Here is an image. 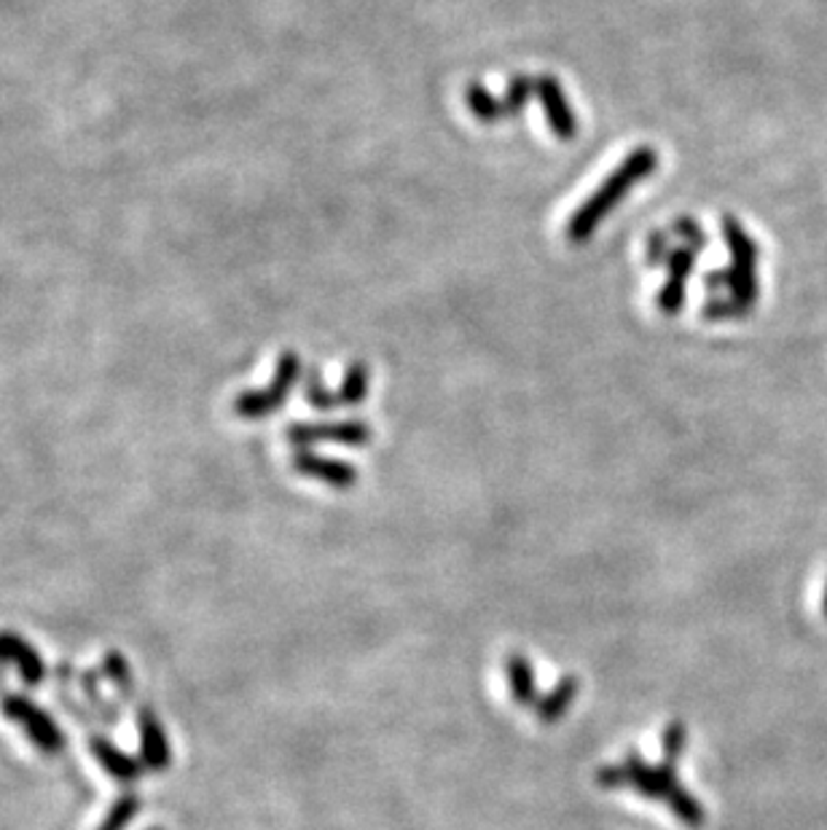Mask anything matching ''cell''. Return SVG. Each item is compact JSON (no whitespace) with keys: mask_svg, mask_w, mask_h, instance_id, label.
Listing matches in <instances>:
<instances>
[{"mask_svg":"<svg viewBox=\"0 0 827 830\" xmlns=\"http://www.w3.org/2000/svg\"><path fill=\"white\" fill-rule=\"evenodd\" d=\"M688 731L685 724L674 720L663 731V761L658 766L645 763L637 753L626 755L624 763L618 766H602L596 772V782L602 787H632L642 798H653V801L667 804L672 815L678 817L682 826L699 828L704 826L706 811L704 804L696 796L685 790L678 779V761L685 753Z\"/></svg>","mask_w":827,"mask_h":830,"instance_id":"obj_1","label":"cell"},{"mask_svg":"<svg viewBox=\"0 0 827 830\" xmlns=\"http://www.w3.org/2000/svg\"><path fill=\"white\" fill-rule=\"evenodd\" d=\"M723 239L730 256V263L720 272H709L704 277V288L709 299L702 306V315L709 323H726L747 317L758 306L760 299V245L752 234L734 215H723Z\"/></svg>","mask_w":827,"mask_h":830,"instance_id":"obj_2","label":"cell"},{"mask_svg":"<svg viewBox=\"0 0 827 830\" xmlns=\"http://www.w3.org/2000/svg\"><path fill=\"white\" fill-rule=\"evenodd\" d=\"M658 167V152L653 146H639L615 167L610 176L602 180L594 189V194L589 200L581 202V208L572 213V218L567 221L565 237L570 245H585L594 232L600 228L602 221L618 208L626 197L632 194L634 186L642 183L645 178H650Z\"/></svg>","mask_w":827,"mask_h":830,"instance_id":"obj_3","label":"cell"},{"mask_svg":"<svg viewBox=\"0 0 827 830\" xmlns=\"http://www.w3.org/2000/svg\"><path fill=\"white\" fill-rule=\"evenodd\" d=\"M0 713L9 720H14L16 726H22L25 737L44 755H59L65 750V733L59 729L57 720L52 718V713H46L38 702H33L25 694H16L5 685L3 666H0Z\"/></svg>","mask_w":827,"mask_h":830,"instance_id":"obj_4","label":"cell"},{"mask_svg":"<svg viewBox=\"0 0 827 830\" xmlns=\"http://www.w3.org/2000/svg\"><path fill=\"white\" fill-rule=\"evenodd\" d=\"M301 374V358L295 352H282L277 360L275 379L264 390H247L234 399V414L243 419H264L282 408V403L291 399L295 382Z\"/></svg>","mask_w":827,"mask_h":830,"instance_id":"obj_5","label":"cell"},{"mask_svg":"<svg viewBox=\"0 0 827 830\" xmlns=\"http://www.w3.org/2000/svg\"><path fill=\"white\" fill-rule=\"evenodd\" d=\"M373 438V433L364 419H349V423H295L288 430V441L295 449H312L315 444H347V447H364Z\"/></svg>","mask_w":827,"mask_h":830,"instance_id":"obj_6","label":"cell"},{"mask_svg":"<svg viewBox=\"0 0 827 830\" xmlns=\"http://www.w3.org/2000/svg\"><path fill=\"white\" fill-rule=\"evenodd\" d=\"M699 253L702 250L691 248V245H678V248L672 245L667 263H663V267H667V282H663L661 291H658L656 296L658 312H663V315H678L682 310V304H685L688 277L696 269Z\"/></svg>","mask_w":827,"mask_h":830,"instance_id":"obj_7","label":"cell"},{"mask_svg":"<svg viewBox=\"0 0 827 830\" xmlns=\"http://www.w3.org/2000/svg\"><path fill=\"white\" fill-rule=\"evenodd\" d=\"M137 720V737H141V761L150 772H167L172 763V748L170 737H167L165 724H161L159 713L146 702H137L135 707Z\"/></svg>","mask_w":827,"mask_h":830,"instance_id":"obj_8","label":"cell"},{"mask_svg":"<svg viewBox=\"0 0 827 830\" xmlns=\"http://www.w3.org/2000/svg\"><path fill=\"white\" fill-rule=\"evenodd\" d=\"M535 98L540 100L546 122L559 141H575L578 116L557 76H535Z\"/></svg>","mask_w":827,"mask_h":830,"instance_id":"obj_9","label":"cell"},{"mask_svg":"<svg viewBox=\"0 0 827 830\" xmlns=\"http://www.w3.org/2000/svg\"><path fill=\"white\" fill-rule=\"evenodd\" d=\"M0 666L3 670L14 666L25 688H38L46 680L44 655L35 651L33 642L9 629H0Z\"/></svg>","mask_w":827,"mask_h":830,"instance_id":"obj_10","label":"cell"},{"mask_svg":"<svg viewBox=\"0 0 827 830\" xmlns=\"http://www.w3.org/2000/svg\"><path fill=\"white\" fill-rule=\"evenodd\" d=\"M293 471L299 476L323 481L334 490H349V486L358 484V468L344 460H334V457L315 455L312 449H299L293 455Z\"/></svg>","mask_w":827,"mask_h":830,"instance_id":"obj_11","label":"cell"},{"mask_svg":"<svg viewBox=\"0 0 827 830\" xmlns=\"http://www.w3.org/2000/svg\"><path fill=\"white\" fill-rule=\"evenodd\" d=\"M89 753H92L94 761L105 769L108 777H113L116 782H126V785H130V782H141L143 769H146L143 761L126 755L119 744H113L111 739L100 731L89 733Z\"/></svg>","mask_w":827,"mask_h":830,"instance_id":"obj_12","label":"cell"},{"mask_svg":"<svg viewBox=\"0 0 827 830\" xmlns=\"http://www.w3.org/2000/svg\"><path fill=\"white\" fill-rule=\"evenodd\" d=\"M578 691H581V680H578L575 675L561 677L559 683L554 685L546 696H540L537 705L533 707L537 720H543V724H557V720L565 718V715L570 713V707L575 705Z\"/></svg>","mask_w":827,"mask_h":830,"instance_id":"obj_13","label":"cell"},{"mask_svg":"<svg viewBox=\"0 0 827 830\" xmlns=\"http://www.w3.org/2000/svg\"><path fill=\"white\" fill-rule=\"evenodd\" d=\"M505 675H509L511 696L518 707L533 709L537 705V683H535V670L529 664L527 655L513 653L505 659Z\"/></svg>","mask_w":827,"mask_h":830,"instance_id":"obj_14","label":"cell"},{"mask_svg":"<svg viewBox=\"0 0 827 830\" xmlns=\"http://www.w3.org/2000/svg\"><path fill=\"white\" fill-rule=\"evenodd\" d=\"M102 672L105 677L111 680V685L116 688V694L122 696L124 702H137V691H135V677H132V666L130 661L124 659L119 651H108L105 659H102Z\"/></svg>","mask_w":827,"mask_h":830,"instance_id":"obj_15","label":"cell"},{"mask_svg":"<svg viewBox=\"0 0 827 830\" xmlns=\"http://www.w3.org/2000/svg\"><path fill=\"white\" fill-rule=\"evenodd\" d=\"M465 105H468V111L473 113L481 124L503 122L500 98H494V94L489 92L487 87H481V83L473 81L468 89H465Z\"/></svg>","mask_w":827,"mask_h":830,"instance_id":"obj_16","label":"cell"},{"mask_svg":"<svg viewBox=\"0 0 827 830\" xmlns=\"http://www.w3.org/2000/svg\"><path fill=\"white\" fill-rule=\"evenodd\" d=\"M368 366L364 360H355L347 371H344L342 388L336 390V399H339V408L342 406H360L368 395Z\"/></svg>","mask_w":827,"mask_h":830,"instance_id":"obj_17","label":"cell"},{"mask_svg":"<svg viewBox=\"0 0 827 830\" xmlns=\"http://www.w3.org/2000/svg\"><path fill=\"white\" fill-rule=\"evenodd\" d=\"M533 98H535V78L533 76H513L509 81V89H505V94L500 98L503 122H509V119H516Z\"/></svg>","mask_w":827,"mask_h":830,"instance_id":"obj_18","label":"cell"},{"mask_svg":"<svg viewBox=\"0 0 827 830\" xmlns=\"http://www.w3.org/2000/svg\"><path fill=\"white\" fill-rule=\"evenodd\" d=\"M81 691H83V696H87L89 707H92L94 713L100 715L102 724H105V726H116L119 720H122V709H119V705H113V702H108L105 696L100 694V688H98V672H94V670L81 672Z\"/></svg>","mask_w":827,"mask_h":830,"instance_id":"obj_19","label":"cell"},{"mask_svg":"<svg viewBox=\"0 0 827 830\" xmlns=\"http://www.w3.org/2000/svg\"><path fill=\"white\" fill-rule=\"evenodd\" d=\"M141 809H143V798L137 796V793L126 790L116 798V801H113V806L108 809L105 820L100 822L98 830H126V826L141 815Z\"/></svg>","mask_w":827,"mask_h":830,"instance_id":"obj_20","label":"cell"},{"mask_svg":"<svg viewBox=\"0 0 827 830\" xmlns=\"http://www.w3.org/2000/svg\"><path fill=\"white\" fill-rule=\"evenodd\" d=\"M304 395L306 401H310V406H315L317 412H334V408H339V399H336V393H331V390L325 388L323 377H320L317 371L306 374Z\"/></svg>","mask_w":827,"mask_h":830,"instance_id":"obj_21","label":"cell"},{"mask_svg":"<svg viewBox=\"0 0 827 830\" xmlns=\"http://www.w3.org/2000/svg\"><path fill=\"white\" fill-rule=\"evenodd\" d=\"M672 232L682 239V245H691V248H696V250L706 248L704 226L699 224L696 218H691V215H680V218L672 224Z\"/></svg>","mask_w":827,"mask_h":830,"instance_id":"obj_22","label":"cell"},{"mask_svg":"<svg viewBox=\"0 0 827 830\" xmlns=\"http://www.w3.org/2000/svg\"><path fill=\"white\" fill-rule=\"evenodd\" d=\"M669 250H672V243L663 232H653L648 237V248H645V256H648L650 267H663L667 263Z\"/></svg>","mask_w":827,"mask_h":830,"instance_id":"obj_23","label":"cell"},{"mask_svg":"<svg viewBox=\"0 0 827 830\" xmlns=\"http://www.w3.org/2000/svg\"><path fill=\"white\" fill-rule=\"evenodd\" d=\"M823 613L827 616V586H825V594H823Z\"/></svg>","mask_w":827,"mask_h":830,"instance_id":"obj_24","label":"cell"},{"mask_svg":"<svg viewBox=\"0 0 827 830\" xmlns=\"http://www.w3.org/2000/svg\"><path fill=\"white\" fill-rule=\"evenodd\" d=\"M148 830H165V828H148Z\"/></svg>","mask_w":827,"mask_h":830,"instance_id":"obj_25","label":"cell"}]
</instances>
